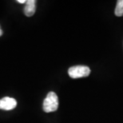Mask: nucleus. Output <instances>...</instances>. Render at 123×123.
Returning a JSON list of instances; mask_svg holds the SVG:
<instances>
[{
  "instance_id": "1",
  "label": "nucleus",
  "mask_w": 123,
  "mask_h": 123,
  "mask_svg": "<svg viewBox=\"0 0 123 123\" xmlns=\"http://www.w3.org/2000/svg\"><path fill=\"white\" fill-rule=\"evenodd\" d=\"M43 108V110L46 113L54 112L58 110V98L55 92L48 93L47 96H46V98L44 99Z\"/></svg>"
},
{
  "instance_id": "2",
  "label": "nucleus",
  "mask_w": 123,
  "mask_h": 123,
  "mask_svg": "<svg viewBox=\"0 0 123 123\" xmlns=\"http://www.w3.org/2000/svg\"><path fill=\"white\" fill-rule=\"evenodd\" d=\"M69 76L72 78H80L87 77L90 74V69L86 66H72L68 70Z\"/></svg>"
},
{
  "instance_id": "3",
  "label": "nucleus",
  "mask_w": 123,
  "mask_h": 123,
  "mask_svg": "<svg viewBox=\"0 0 123 123\" xmlns=\"http://www.w3.org/2000/svg\"><path fill=\"white\" fill-rule=\"evenodd\" d=\"M17 105V102L14 98L5 97L0 99V109L3 110H11Z\"/></svg>"
},
{
  "instance_id": "4",
  "label": "nucleus",
  "mask_w": 123,
  "mask_h": 123,
  "mask_svg": "<svg viewBox=\"0 0 123 123\" xmlns=\"http://www.w3.org/2000/svg\"><path fill=\"white\" fill-rule=\"evenodd\" d=\"M35 0H26V6L24 7V14L27 17L33 16L36 11Z\"/></svg>"
},
{
  "instance_id": "5",
  "label": "nucleus",
  "mask_w": 123,
  "mask_h": 123,
  "mask_svg": "<svg viewBox=\"0 0 123 123\" xmlns=\"http://www.w3.org/2000/svg\"><path fill=\"white\" fill-rule=\"evenodd\" d=\"M116 16H123V0H118L117 2V6L114 11Z\"/></svg>"
},
{
  "instance_id": "6",
  "label": "nucleus",
  "mask_w": 123,
  "mask_h": 123,
  "mask_svg": "<svg viewBox=\"0 0 123 123\" xmlns=\"http://www.w3.org/2000/svg\"><path fill=\"white\" fill-rule=\"evenodd\" d=\"M17 2H19V3H26V0H18Z\"/></svg>"
},
{
  "instance_id": "7",
  "label": "nucleus",
  "mask_w": 123,
  "mask_h": 123,
  "mask_svg": "<svg viewBox=\"0 0 123 123\" xmlns=\"http://www.w3.org/2000/svg\"><path fill=\"white\" fill-rule=\"evenodd\" d=\"M2 34V31L1 30V28H0V36H1Z\"/></svg>"
}]
</instances>
